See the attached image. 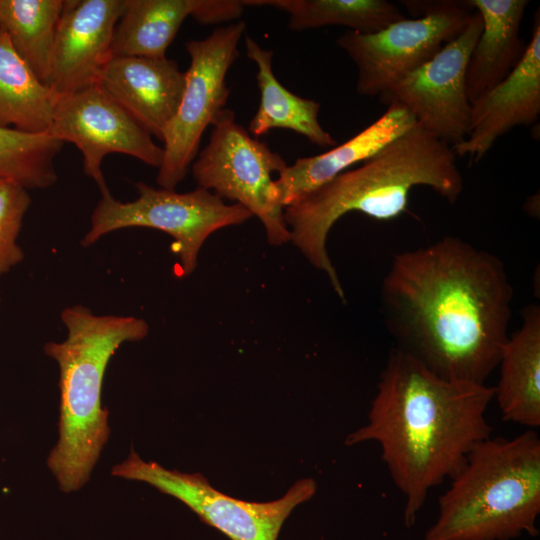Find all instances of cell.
Wrapping results in <instances>:
<instances>
[{
  "mask_svg": "<svg viewBox=\"0 0 540 540\" xmlns=\"http://www.w3.org/2000/svg\"><path fill=\"white\" fill-rule=\"evenodd\" d=\"M513 295L498 256L445 236L393 256L380 303L395 348L443 379L482 385L508 338Z\"/></svg>",
  "mask_w": 540,
  "mask_h": 540,
  "instance_id": "6da1fadb",
  "label": "cell"
},
{
  "mask_svg": "<svg viewBox=\"0 0 540 540\" xmlns=\"http://www.w3.org/2000/svg\"><path fill=\"white\" fill-rule=\"evenodd\" d=\"M494 388L443 379L393 347L380 374L368 421L347 445L375 441L404 496L403 521L414 525L431 489L451 479L468 453L489 438L486 411Z\"/></svg>",
  "mask_w": 540,
  "mask_h": 540,
  "instance_id": "7a4b0ae2",
  "label": "cell"
},
{
  "mask_svg": "<svg viewBox=\"0 0 540 540\" xmlns=\"http://www.w3.org/2000/svg\"><path fill=\"white\" fill-rule=\"evenodd\" d=\"M434 190L450 204L463 191V177L452 147L416 125L369 159L284 208L290 241L324 272L337 296L345 293L327 251L332 226L349 212L389 221L407 212L410 191Z\"/></svg>",
  "mask_w": 540,
  "mask_h": 540,
  "instance_id": "3957f363",
  "label": "cell"
},
{
  "mask_svg": "<svg viewBox=\"0 0 540 540\" xmlns=\"http://www.w3.org/2000/svg\"><path fill=\"white\" fill-rule=\"evenodd\" d=\"M66 337L49 341L44 353L59 369L58 437L46 465L60 491L82 489L90 480L111 434L102 404L106 369L116 351L143 340L148 323L135 316L97 315L84 305L62 310Z\"/></svg>",
  "mask_w": 540,
  "mask_h": 540,
  "instance_id": "277c9868",
  "label": "cell"
},
{
  "mask_svg": "<svg viewBox=\"0 0 540 540\" xmlns=\"http://www.w3.org/2000/svg\"><path fill=\"white\" fill-rule=\"evenodd\" d=\"M450 480L423 540H512L537 534L540 439L535 431L484 439Z\"/></svg>",
  "mask_w": 540,
  "mask_h": 540,
  "instance_id": "5b68a950",
  "label": "cell"
},
{
  "mask_svg": "<svg viewBox=\"0 0 540 540\" xmlns=\"http://www.w3.org/2000/svg\"><path fill=\"white\" fill-rule=\"evenodd\" d=\"M135 186L138 197L130 202L115 199L111 192L101 195L91 214L90 227L81 240L83 247L92 246L120 229L160 230L174 238L181 275L187 276L197 267L199 252L211 234L253 217L243 206L226 204L213 192L199 187L178 193L141 181Z\"/></svg>",
  "mask_w": 540,
  "mask_h": 540,
  "instance_id": "8992f818",
  "label": "cell"
},
{
  "mask_svg": "<svg viewBox=\"0 0 540 540\" xmlns=\"http://www.w3.org/2000/svg\"><path fill=\"white\" fill-rule=\"evenodd\" d=\"M207 145L191 166L199 188L213 191L221 199L235 201L263 224L269 244L290 241L272 179L286 166L282 156L252 137L236 121L231 109H223L212 124Z\"/></svg>",
  "mask_w": 540,
  "mask_h": 540,
  "instance_id": "52a82bcc",
  "label": "cell"
},
{
  "mask_svg": "<svg viewBox=\"0 0 540 540\" xmlns=\"http://www.w3.org/2000/svg\"><path fill=\"white\" fill-rule=\"evenodd\" d=\"M420 12L404 17L375 33L347 30L336 45L357 68L356 91L380 95L406 74L430 60L468 25L475 10L468 1H404Z\"/></svg>",
  "mask_w": 540,
  "mask_h": 540,
  "instance_id": "ba28073f",
  "label": "cell"
},
{
  "mask_svg": "<svg viewBox=\"0 0 540 540\" xmlns=\"http://www.w3.org/2000/svg\"><path fill=\"white\" fill-rule=\"evenodd\" d=\"M245 30L246 23L238 21L214 29L204 39L185 43L190 65L179 107L162 136L164 155L156 177L159 187L175 190L184 180L205 129L225 109L230 95L226 75L239 57L238 43Z\"/></svg>",
  "mask_w": 540,
  "mask_h": 540,
  "instance_id": "9c48e42d",
  "label": "cell"
},
{
  "mask_svg": "<svg viewBox=\"0 0 540 540\" xmlns=\"http://www.w3.org/2000/svg\"><path fill=\"white\" fill-rule=\"evenodd\" d=\"M111 475L146 483L190 508L230 540H277L292 510L317 490L311 478L298 480L281 498L269 502L236 499L215 489L200 473H184L146 461L133 449Z\"/></svg>",
  "mask_w": 540,
  "mask_h": 540,
  "instance_id": "30bf717a",
  "label": "cell"
},
{
  "mask_svg": "<svg viewBox=\"0 0 540 540\" xmlns=\"http://www.w3.org/2000/svg\"><path fill=\"white\" fill-rule=\"evenodd\" d=\"M482 31L475 11L465 29L430 60L379 95L381 103L404 106L418 126L454 147L467 134L471 103L466 89L470 54Z\"/></svg>",
  "mask_w": 540,
  "mask_h": 540,
  "instance_id": "8fae6325",
  "label": "cell"
},
{
  "mask_svg": "<svg viewBox=\"0 0 540 540\" xmlns=\"http://www.w3.org/2000/svg\"><path fill=\"white\" fill-rule=\"evenodd\" d=\"M48 134L80 150L84 173L101 195L110 192L102 170L108 154H125L156 168L163 161V147L99 83L59 97Z\"/></svg>",
  "mask_w": 540,
  "mask_h": 540,
  "instance_id": "7c38bea8",
  "label": "cell"
},
{
  "mask_svg": "<svg viewBox=\"0 0 540 540\" xmlns=\"http://www.w3.org/2000/svg\"><path fill=\"white\" fill-rule=\"evenodd\" d=\"M126 0H65L57 26L49 87L67 96L98 83L112 57Z\"/></svg>",
  "mask_w": 540,
  "mask_h": 540,
  "instance_id": "4fadbf2b",
  "label": "cell"
},
{
  "mask_svg": "<svg viewBox=\"0 0 540 540\" xmlns=\"http://www.w3.org/2000/svg\"><path fill=\"white\" fill-rule=\"evenodd\" d=\"M540 114V14L534 15L525 52L509 75L471 103L465 139L452 147L456 157L480 161L502 135L529 126Z\"/></svg>",
  "mask_w": 540,
  "mask_h": 540,
  "instance_id": "5bb4252c",
  "label": "cell"
},
{
  "mask_svg": "<svg viewBox=\"0 0 540 540\" xmlns=\"http://www.w3.org/2000/svg\"><path fill=\"white\" fill-rule=\"evenodd\" d=\"M98 83L152 136L162 141L185 87V72L167 57L112 56Z\"/></svg>",
  "mask_w": 540,
  "mask_h": 540,
  "instance_id": "9a60e30c",
  "label": "cell"
},
{
  "mask_svg": "<svg viewBox=\"0 0 540 540\" xmlns=\"http://www.w3.org/2000/svg\"><path fill=\"white\" fill-rule=\"evenodd\" d=\"M416 125L413 115L404 106L393 103L376 121L341 145L318 155L297 158L273 181L279 206L284 209L295 203L352 166L369 159Z\"/></svg>",
  "mask_w": 540,
  "mask_h": 540,
  "instance_id": "2e32d148",
  "label": "cell"
},
{
  "mask_svg": "<svg viewBox=\"0 0 540 540\" xmlns=\"http://www.w3.org/2000/svg\"><path fill=\"white\" fill-rule=\"evenodd\" d=\"M480 15L482 31L470 54L466 89L470 103L496 86L521 60L527 44L520 27L527 0H469Z\"/></svg>",
  "mask_w": 540,
  "mask_h": 540,
  "instance_id": "e0dca14e",
  "label": "cell"
},
{
  "mask_svg": "<svg viewBox=\"0 0 540 540\" xmlns=\"http://www.w3.org/2000/svg\"><path fill=\"white\" fill-rule=\"evenodd\" d=\"M522 320L502 348L494 399L503 420L534 429L540 426V307L523 308Z\"/></svg>",
  "mask_w": 540,
  "mask_h": 540,
  "instance_id": "ac0fdd59",
  "label": "cell"
},
{
  "mask_svg": "<svg viewBox=\"0 0 540 540\" xmlns=\"http://www.w3.org/2000/svg\"><path fill=\"white\" fill-rule=\"evenodd\" d=\"M247 57L258 69L256 80L260 103L251 119L248 132L256 137L275 128L289 129L321 147H334L336 140L319 122V102L300 97L285 88L273 72V51L245 35Z\"/></svg>",
  "mask_w": 540,
  "mask_h": 540,
  "instance_id": "d6986e66",
  "label": "cell"
},
{
  "mask_svg": "<svg viewBox=\"0 0 540 540\" xmlns=\"http://www.w3.org/2000/svg\"><path fill=\"white\" fill-rule=\"evenodd\" d=\"M203 0H126L116 25L112 56L163 58L187 17Z\"/></svg>",
  "mask_w": 540,
  "mask_h": 540,
  "instance_id": "ffe728a7",
  "label": "cell"
},
{
  "mask_svg": "<svg viewBox=\"0 0 540 540\" xmlns=\"http://www.w3.org/2000/svg\"><path fill=\"white\" fill-rule=\"evenodd\" d=\"M58 98L0 30V127L48 133Z\"/></svg>",
  "mask_w": 540,
  "mask_h": 540,
  "instance_id": "44dd1931",
  "label": "cell"
},
{
  "mask_svg": "<svg viewBox=\"0 0 540 540\" xmlns=\"http://www.w3.org/2000/svg\"><path fill=\"white\" fill-rule=\"evenodd\" d=\"M243 4L287 13L288 28L294 31L336 25L369 34L405 17L387 0H243Z\"/></svg>",
  "mask_w": 540,
  "mask_h": 540,
  "instance_id": "7402d4cb",
  "label": "cell"
},
{
  "mask_svg": "<svg viewBox=\"0 0 540 540\" xmlns=\"http://www.w3.org/2000/svg\"><path fill=\"white\" fill-rule=\"evenodd\" d=\"M63 0H0V30L36 77L49 86Z\"/></svg>",
  "mask_w": 540,
  "mask_h": 540,
  "instance_id": "603a6c76",
  "label": "cell"
},
{
  "mask_svg": "<svg viewBox=\"0 0 540 540\" xmlns=\"http://www.w3.org/2000/svg\"><path fill=\"white\" fill-rule=\"evenodd\" d=\"M64 143L48 133L0 127V178L26 189H46L57 182L55 159Z\"/></svg>",
  "mask_w": 540,
  "mask_h": 540,
  "instance_id": "cb8c5ba5",
  "label": "cell"
},
{
  "mask_svg": "<svg viewBox=\"0 0 540 540\" xmlns=\"http://www.w3.org/2000/svg\"><path fill=\"white\" fill-rule=\"evenodd\" d=\"M30 203L28 189L15 181L0 178V277L24 258L17 239Z\"/></svg>",
  "mask_w": 540,
  "mask_h": 540,
  "instance_id": "d4e9b609",
  "label": "cell"
}]
</instances>
